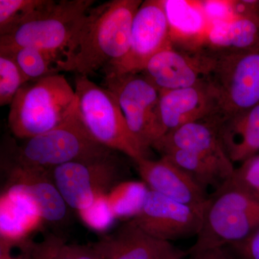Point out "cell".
Segmentation results:
<instances>
[{"mask_svg":"<svg viewBox=\"0 0 259 259\" xmlns=\"http://www.w3.org/2000/svg\"><path fill=\"white\" fill-rule=\"evenodd\" d=\"M213 62L208 51L185 52L173 46L153 56L141 73L159 91H168L208 81Z\"/></svg>","mask_w":259,"mask_h":259,"instance_id":"7c38bea8","label":"cell"},{"mask_svg":"<svg viewBox=\"0 0 259 259\" xmlns=\"http://www.w3.org/2000/svg\"><path fill=\"white\" fill-rule=\"evenodd\" d=\"M0 52L8 53L13 56L28 81L59 74L61 71H72L69 60L57 53L33 47L19 48Z\"/></svg>","mask_w":259,"mask_h":259,"instance_id":"44dd1931","label":"cell"},{"mask_svg":"<svg viewBox=\"0 0 259 259\" xmlns=\"http://www.w3.org/2000/svg\"><path fill=\"white\" fill-rule=\"evenodd\" d=\"M143 2L111 0L89 10L75 45L74 71L89 76L125 57L135 15Z\"/></svg>","mask_w":259,"mask_h":259,"instance_id":"6da1fadb","label":"cell"},{"mask_svg":"<svg viewBox=\"0 0 259 259\" xmlns=\"http://www.w3.org/2000/svg\"><path fill=\"white\" fill-rule=\"evenodd\" d=\"M185 255H187V253H185V252L177 249V248H175L174 247L173 249L166 255V258L164 259H183Z\"/></svg>","mask_w":259,"mask_h":259,"instance_id":"d6a6232c","label":"cell"},{"mask_svg":"<svg viewBox=\"0 0 259 259\" xmlns=\"http://www.w3.org/2000/svg\"><path fill=\"white\" fill-rule=\"evenodd\" d=\"M228 158L233 163L256 156L259 151V105L224 118H210Z\"/></svg>","mask_w":259,"mask_h":259,"instance_id":"d6986e66","label":"cell"},{"mask_svg":"<svg viewBox=\"0 0 259 259\" xmlns=\"http://www.w3.org/2000/svg\"><path fill=\"white\" fill-rule=\"evenodd\" d=\"M74 85L76 112L89 134L99 144L134 161L146 158L147 151L131 133L113 94L83 75H76Z\"/></svg>","mask_w":259,"mask_h":259,"instance_id":"8992f818","label":"cell"},{"mask_svg":"<svg viewBox=\"0 0 259 259\" xmlns=\"http://www.w3.org/2000/svg\"><path fill=\"white\" fill-rule=\"evenodd\" d=\"M94 0H47V3L9 33L0 36V51L33 47L73 59L76 39Z\"/></svg>","mask_w":259,"mask_h":259,"instance_id":"7a4b0ae2","label":"cell"},{"mask_svg":"<svg viewBox=\"0 0 259 259\" xmlns=\"http://www.w3.org/2000/svg\"><path fill=\"white\" fill-rule=\"evenodd\" d=\"M74 259H105L91 245H70Z\"/></svg>","mask_w":259,"mask_h":259,"instance_id":"4dcf8cb0","label":"cell"},{"mask_svg":"<svg viewBox=\"0 0 259 259\" xmlns=\"http://www.w3.org/2000/svg\"><path fill=\"white\" fill-rule=\"evenodd\" d=\"M160 153L162 157L167 158L185 171L205 192L209 187L218 190L233 177L212 162L188 151L167 148Z\"/></svg>","mask_w":259,"mask_h":259,"instance_id":"7402d4cb","label":"cell"},{"mask_svg":"<svg viewBox=\"0 0 259 259\" xmlns=\"http://www.w3.org/2000/svg\"><path fill=\"white\" fill-rule=\"evenodd\" d=\"M28 82L13 56L0 52V105H10L17 94Z\"/></svg>","mask_w":259,"mask_h":259,"instance_id":"d4e9b609","label":"cell"},{"mask_svg":"<svg viewBox=\"0 0 259 259\" xmlns=\"http://www.w3.org/2000/svg\"><path fill=\"white\" fill-rule=\"evenodd\" d=\"M10 164V185L20 186L31 197L44 221L59 223L63 221L67 213L68 205L54 184L50 171Z\"/></svg>","mask_w":259,"mask_h":259,"instance_id":"ffe728a7","label":"cell"},{"mask_svg":"<svg viewBox=\"0 0 259 259\" xmlns=\"http://www.w3.org/2000/svg\"><path fill=\"white\" fill-rule=\"evenodd\" d=\"M152 147L159 152L177 148L194 153L212 162L231 177L236 170L223 147L214 122L209 119L190 122L167 133Z\"/></svg>","mask_w":259,"mask_h":259,"instance_id":"9a60e30c","label":"cell"},{"mask_svg":"<svg viewBox=\"0 0 259 259\" xmlns=\"http://www.w3.org/2000/svg\"><path fill=\"white\" fill-rule=\"evenodd\" d=\"M160 117L165 135L186 124L215 115L217 101L209 81L160 91Z\"/></svg>","mask_w":259,"mask_h":259,"instance_id":"5bb4252c","label":"cell"},{"mask_svg":"<svg viewBox=\"0 0 259 259\" xmlns=\"http://www.w3.org/2000/svg\"><path fill=\"white\" fill-rule=\"evenodd\" d=\"M90 245L105 259H164L174 248L170 242L148 235L133 220Z\"/></svg>","mask_w":259,"mask_h":259,"instance_id":"2e32d148","label":"cell"},{"mask_svg":"<svg viewBox=\"0 0 259 259\" xmlns=\"http://www.w3.org/2000/svg\"><path fill=\"white\" fill-rule=\"evenodd\" d=\"M104 88L113 94L131 133L145 151L165 135L160 117V91L141 72L105 74Z\"/></svg>","mask_w":259,"mask_h":259,"instance_id":"ba28073f","label":"cell"},{"mask_svg":"<svg viewBox=\"0 0 259 259\" xmlns=\"http://www.w3.org/2000/svg\"><path fill=\"white\" fill-rule=\"evenodd\" d=\"M22 247L27 259H74L70 245L56 238H49L37 245L26 243Z\"/></svg>","mask_w":259,"mask_h":259,"instance_id":"4316f807","label":"cell"},{"mask_svg":"<svg viewBox=\"0 0 259 259\" xmlns=\"http://www.w3.org/2000/svg\"><path fill=\"white\" fill-rule=\"evenodd\" d=\"M190 259H241L229 245L190 253Z\"/></svg>","mask_w":259,"mask_h":259,"instance_id":"f546056e","label":"cell"},{"mask_svg":"<svg viewBox=\"0 0 259 259\" xmlns=\"http://www.w3.org/2000/svg\"><path fill=\"white\" fill-rule=\"evenodd\" d=\"M258 228V201L231 178L209 197L197 241L186 253L240 243Z\"/></svg>","mask_w":259,"mask_h":259,"instance_id":"277c9868","label":"cell"},{"mask_svg":"<svg viewBox=\"0 0 259 259\" xmlns=\"http://www.w3.org/2000/svg\"><path fill=\"white\" fill-rule=\"evenodd\" d=\"M148 192L144 182H122L107 194L110 208L116 219L132 220L139 214Z\"/></svg>","mask_w":259,"mask_h":259,"instance_id":"603a6c76","label":"cell"},{"mask_svg":"<svg viewBox=\"0 0 259 259\" xmlns=\"http://www.w3.org/2000/svg\"><path fill=\"white\" fill-rule=\"evenodd\" d=\"M229 246L241 259H259V228L244 241Z\"/></svg>","mask_w":259,"mask_h":259,"instance_id":"f1b7e54d","label":"cell"},{"mask_svg":"<svg viewBox=\"0 0 259 259\" xmlns=\"http://www.w3.org/2000/svg\"><path fill=\"white\" fill-rule=\"evenodd\" d=\"M173 46L164 0H145L135 15L127 54L104 73L141 72L153 56Z\"/></svg>","mask_w":259,"mask_h":259,"instance_id":"30bf717a","label":"cell"},{"mask_svg":"<svg viewBox=\"0 0 259 259\" xmlns=\"http://www.w3.org/2000/svg\"><path fill=\"white\" fill-rule=\"evenodd\" d=\"M203 211L148 189L144 205L133 221L150 236L167 242L198 235Z\"/></svg>","mask_w":259,"mask_h":259,"instance_id":"8fae6325","label":"cell"},{"mask_svg":"<svg viewBox=\"0 0 259 259\" xmlns=\"http://www.w3.org/2000/svg\"><path fill=\"white\" fill-rule=\"evenodd\" d=\"M212 54L214 62L209 81L217 101L214 119L259 105V51Z\"/></svg>","mask_w":259,"mask_h":259,"instance_id":"52a82bcc","label":"cell"},{"mask_svg":"<svg viewBox=\"0 0 259 259\" xmlns=\"http://www.w3.org/2000/svg\"><path fill=\"white\" fill-rule=\"evenodd\" d=\"M44 221L31 197L20 186L10 184L0 198V241L13 246L23 244Z\"/></svg>","mask_w":259,"mask_h":259,"instance_id":"e0dca14e","label":"cell"},{"mask_svg":"<svg viewBox=\"0 0 259 259\" xmlns=\"http://www.w3.org/2000/svg\"><path fill=\"white\" fill-rule=\"evenodd\" d=\"M202 44L208 48L205 51L214 54L259 51V7L251 13L210 24Z\"/></svg>","mask_w":259,"mask_h":259,"instance_id":"ac0fdd59","label":"cell"},{"mask_svg":"<svg viewBox=\"0 0 259 259\" xmlns=\"http://www.w3.org/2000/svg\"><path fill=\"white\" fill-rule=\"evenodd\" d=\"M232 180L259 202V156L249 158L236 168Z\"/></svg>","mask_w":259,"mask_h":259,"instance_id":"83f0119b","label":"cell"},{"mask_svg":"<svg viewBox=\"0 0 259 259\" xmlns=\"http://www.w3.org/2000/svg\"><path fill=\"white\" fill-rule=\"evenodd\" d=\"M13 245L4 241H0V259H26L25 255L15 256L12 253Z\"/></svg>","mask_w":259,"mask_h":259,"instance_id":"1f68e13d","label":"cell"},{"mask_svg":"<svg viewBox=\"0 0 259 259\" xmlns=\"http://www.w3.org/2000/svg\"><path fill=\"white\" fill-rule=\"evenodd\" d=\"M78 213L85 225L99 232L106 231L116 220L110 208L107 194L102 195L88 208L79 211Z\"/></svg>","mask_w":259,"mask_h":259,"instance_id":"484cf974","label":"cell"},{"mask_svg":"<svg viewBox=\"0 0 259 259\" xmlns=\"http://www.w3.org/2000/svg\"><path fill=\"white\" fill-rule=\"evenodd\" d=\"M76 105L74 89L64 75L28 81L10 105L8 126L15 137L31 139L68 120Z\"/></svg>","mask_w":259,"mask_h":259,"instance_id":"3957f363","label":"cell"},{"mask_svg":"<svg viewBox=\"0 0 259 259\" xmlns=\"http://www.w3.org/2000/svg\"><path fill=\"white\" fill-rule=\"evenodd\" d=\"M114 151L99 144L89 134L77 112L60 125L13 146L11 163L51 171L71 162L104 157Z\"/></svg>","mask_w":259,"mask_h":259,"instance_id":"5b68a950","label":"cell"},{"mask_svg":"<svg viewBox=\"0 0 259 259\" xmlns=\"http://www.w3.org/2000/svg\"><path fill=\"white\" fill-rule=\"evenodd\" d=\"M46 3L47 0H0V36L26 21Z\"/></svg>","mask_w":259,"mask_h":259,"instance_id":"cb8c5ba5","label":"cell"},{"mask_svg":"<svg viewBox=\"0 0 259 259\" xmlns=\"http://www.w3.org/2000/svg\"><path fill=\"white\" fill-rule=\"evenodd\" d=\"M143 182L153 191L180 203L204 211L209 196L185 171L169 160L143 158L135 161Z\"/></svg>","mask_w":259,"mask_h":259,"instance_id":"4fadbf2b","label":"cell"},{"mask_svg":"<svg viewBox=\"0 0 259 259\" xmlns=\"http://www.w3.org/2000/svg\"><path fill=\"white\" fill-rule=\"evenodd\" d=\"M113 152L93 161L71 162L51 170L52 180L69 207L77 212L88 208L122 182L123 164Z\"/></svg>","mask_w":259,"mask_h":259,"instance_id":"9c48e42d","label":"cell"}]
</instances>
